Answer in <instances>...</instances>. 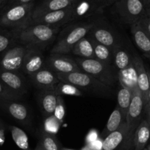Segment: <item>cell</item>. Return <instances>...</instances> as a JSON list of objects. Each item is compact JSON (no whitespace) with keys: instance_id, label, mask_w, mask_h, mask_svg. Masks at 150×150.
Returning <instances> with one entry per match:
<instances>
[{"instance_id":"28","label":"cell","mask_w":150,"mask_h":150,"mask_svg":"<svg viewBox=\"0 0 150 150\" xmlns=\"http://www.w3.org/2000/svg\"><path fill=\"white\" fill-rule=\"evenodd\" d=\"M94 42V53L95 59L107 64L111 66L113 64V51L105 45L95 42Z\"/></svg>"},{"instance_id":"40","label":"cell","mask_w":150,"mask_h":150,"mask_svg":"<svg viewBox=\"0 0 150 150\" xmlns=\"http://www.w3.org/2000/svg\"><path fill=\"white\" fill-rule=\"evenodd\" d=\"M145 116H146V120L150 125V103L148 102L144 106V111Z\"/></svg>"},{"instance_id":"54","label":"cell","mask_w":150,"mask_h":150,"mask_svg":"<svg viewBox=\"0 0 150 150\" xmlns=\"http://www.w3.org/2000/svg\"><path fill=\"white\" fill-rule=\"evenodd\" d=\"M147 7V8H149L150 9V6H149V7Z\"/></svg>"},{"instance_id":"23","label":"cell","mask_w":150,"mask_h":150,"mask_svg":"<svg viewBox=\"0 0 150 150\" xmlns=\"http://www.w3.org/2000/svg\"><path fill=\"white\" fill-rule=\"evenodd\" d=\"M71 53L82 59H95L93 40L88 35L81 38L71 50Z\"/></svg>"},{"instance_id":"41","label":"cell","mask_w":150,"mask_h":150,"mask_svg":"<svg viewBox=\"0 0 150 150\" xmlns=\"http://www.w3.org/2000/svg\"><path fill=\"white\" fill-rule=\"evenodd\" d=\"M5 142V135H4V129L0 128V146H2Z\"/></svg>"},{"instance_id":"26","label":"cell","mask_w":150,"mask_h":150,"mask_svg":"<svg viewBox=\"0 0 150 150\" xmlns=\"http://www.w3.org/2000/svg\"><path fill=\"white\" fill-rule=\"evenodd\" d=\"M125 122H126L125 117L123 116L122 113L120 111V108L117 106H116V108H114L113 112L110 115L105 129L103 131V136L105 137L109 133L117 130Z\"/></svg>"},{"instance_id":"13","label":"cell","mask_w":150,"mask_h":150,"mask_svg":"<svg viewBox=\"0 0 150 150\" xmlns=\"http://www.w3.org/2000/svg\"><path fill=\"white\" fill-rule=\"evenodd\" d=\"M0 81L4 83L12 92L21 98L28 92L27 82L20 72L0 70Z\"/></svg>"},{"instance_id":"1","label":"cell","mask_w":150,"mask_h":150,"mask_svg":"<svg viewBox=\"0 0 150 150\" xmlns=\"http://www.w3.org/2000/svg\"><path fill=\"white\" fill-rule=\"evenodd\" d=\"M13 30L18 42L41 49L54 40L59 32L60 27L33 24Z\"/></svg>"},{"instance_id":"2","label":"cell","mask_w":150,"mask_h":150,"mask_svg":"<svg viewBox=\"0 0 150 150\" xmlns=\"http://www.w3.org/2000/svg\"><path fill=\"white\" fill-rule=\"evenodd\" d=\"M93 26L92 22L72 23L64 28L59 33L57 41L51 50V54H67L71 53L73 47L81 38L87 35Z\"/></svg>"},{"instance_id":"34","label":"cell","mask_w":150,"mask_h":150,"mask_svg":"<svg viewBox=\"0 0 150 150\" xmlns=\"http://www.w3.org/2000/svg\"><path fill=\"white\" fill-rule=\"evenodd\" d=\"M53 115L61 124L64 122V117H65V105H64V99L61 95H58L57 97V103Z\"/></svg>"},{"instance_id":"21","label":"cell","mask_w":150,"mask_h":150,"mask_svg":"<svg viewBox=\"0 0 150 150\" xmlns=\"http://www.w3.org/2000/svg\"><path fill=\"white\" fill-rule=\"evenodd\" d=\"M132 63L133 56L123 43L120 44L113 51V64L117 73L126 69Z\"/></svg>"},{"instance_id":"22","label":"cell","mask_w":150,"mask_h":150,"mask_svg":"<svg viewBox=\"0 0 150 150\" xmlns=\"http://www.w3.org/2000/svg\"><path fill=\"white\" fill-rule=\"evenodd\" d=\"M150 139V125L146 120L141 121L133 134V146L134 150H142L145 148Z\"/></svg>"},{"instance_id":"38","label":"cell","mask_w":150,"mask_h":150,"mask_svg":"<svg viewBox=\"0 0 150 150\" xmlns=\"http://www.w3.org/2000/svg\"><path fill=\"white\" fill-rule=\"evenodd\" d=\"M103 139L99 137L95 142H92L89 144L92 150H103Z\"/></svg>"},{"instance_id":"20","label":"cell","mask_w":150,"mask_h":150,"mask_svg":"<svg viewBox=\"0 0 150 150\" xmlns=\"http://www.w3.org/2000/svg\"><path fill=\"white\" fill-rule=\"evenodd\" d=\"M72 6L68 0H43L40 4L34 7L32 18L50 12L64 10Z\"/></svg>"},{"instance_id":"17","label":"cell","mask_w":150,"mask_h":150,"mask_svg":"<svg viewBox=\"0 0 150 150\" xmlns=\"http://www.w3.org/2000/svg\"><path fill=\"white\" fill-rule=\"evenodd\" d=\"M133 62L136 68L137 76V86L146 105L148 103L149 81L147 70L146 69L142 59L137 54L133 56Z\"/></svg>"},{"instance_id":"9","label":"cell","mask_w":150,"mask_h":150,"mask_svg":"<svg viewBox=\"0 0 150 150\" xmlns=\"http://www.w3.org/2000/svg\"><path fill=\"white\" fill-rule=\"evenodd\" d=\"M144 106L145 103L143 98L139 89L136 88L133 91L131 103L129 106L127 117H126V122L128 127V136L132 142H133L135 130L142 121V117L144 111Z\"/></svg>"},{"instance_id":"18","label":"cell","mask_w":150,"mask_h":150,"mask_svg":"<svg viewBox=\"0 0 150 150\" xmlns=\"http://www.w3.org/2000/svg\"><path fill=\"white\" fill-rule=\"evenodd\" d=\"M19 100H0V108L4 110L16 121L21 124L29 122V114L28 108Z\"/></svg>"},{"instance_id":"15","label":"cell","mask_w":150,"mask_h":150,"mask_svg":"<svg viewBox=\"0 0 150 150\" xmlns=\"http://www.w3.org/2000/svg\"><path fill=\"white\" fill-rule=\"evenodd\" d=\"M45 60L40 48L31 46L25 56L21 71L28 76H32L45 67Z\"/></svg>"},{"instance_id":"8","label":"cell","mask_w":150,"mask_h":150,"mask_svg":"<svg viewBox=\"0 0 150 150\" xmlns=\"http://www.w3.org/2000/svg\"><path fill=\"white\" fill-rule=\"evenodd\" d=\"M30 47L17 41L5 52L0 55V70L20 72L25 56Z\"/></svg>"},{"instance_id":"27","label":"cell","mask_w":150,"mask_h":150,"mask_svg":"<svg viewBox=\"0 0 150 150\" xmlns=\"http://www.w3.org/2000/svg\"><path fill=\"white\" fill-rule=\"evenodd\" d=\"M133 97V91L120 84V88L117 92V105L125 117H127V111L131 103Z\"/></svg>"},{"instance_id":"35","label":"cell","mask_w":150,"mask_h":150,"mask_svg":"<svg viewBox=\"0 0 150 150\" xmlns=\"http://www.w3.org/2000/svg\"><path fill=\"white\" fill-rule=\"evenodd\" d=\"M21 97L12 92L5 85L0 81V100H20Z\"/></svg>"},{"instance_id":"10","label":"cell","mask_w":150,"mask_h":150,"mask_svg":"<svg viewBox=\"0 0 150 150\" xmlns=\"http://www.w3.org/2000/svg\"><path fill=\"white\" fill-rule=\"evenodd\" d=\"M70 21H73L71 7L64 10L50 12L31 18L27 26L33 24H42L49 26L61 27L62 26Z\"/></svg>"},{"instance_id":"50","label":"cell","mask_w":150,"mask_h":150,"mask_svg":"<svg viewBox=\"0 0 150 150\" xmlns=\"http://www.w3.org/2000/svg\"><path fill=\"white\" fill-rule=\"evenodd\" d=\"M0 128H4V127H3V124L1 122H0Z\"/></svg>"},{"instance_id":"33","label":"cell","mask_w":150,"mask_h":150,"mask_svg":"<svg viewBox=\"0 0 150 150\" xmlns=\"http://www.w3.org/2000/svg\"><path fill=\"white\" fill-rule=\"evenodd\" d=\"M61 125L54 115L46 117L44 120V132L55 136L59 130Z\"/></svg>"},{"instance_id":"25","label":"cell","mask_w":150,"mask_h":150,"mask_svg":"<svg viewBox=\"0 0 150 150\" xmlns=\"http://www.w3.org/2000/svg\"><path fill=\"white\" fill-rule=\"evenodd\" d=\"M119 83L127 89L133 91L138 88L137 76H136V68L133 62L129 67L122 71L117 73Z\"/></svg>"},{"instance_id":"42","label":"cell","mask_w":150,"mask_h":150,"mask_svg":"<svg viewBox=\"0 0 150 150\" xmlns=\"http://www.w3.org/2000/svg\"><path fill=\"white\" fill-rule=\"evenodd\" d=\"M118 0H103L104 1V4H105V7L107 6H109L111 5V4H114L116 1H117Z\"/></svg>"},{"instance_id":"46","label":"cell","mask_w":150,"mask_h":150,"mask_svg":"<svg viewBox=\"0 0 150 150\" xmlns=\"http://www.w3.org/2000/svg\"><path fill=\"white\" fill-rule=\"evenodd\" d=\"M142 1H143L144 3L145 6L146 7H149V6H150V0H142Z\"/></svg>"},{"instance_id":"12","label":"cell","mask_w":150,"mask_h":150,"mask_svg":"<svg viewBox=\"0 0 150 150\" xmlns=\"http://www.w3.org/2000/svg\"><path fill=\"white\" fill-rule=\"evenodd\" d=\"M105 7L103 0H77L72 3L73 21L99 14Z\"/></svg>"},{"instance_id":"45","label":"cell","mask_w":150,"mask_h":150,"mask_svg":"<svg viewBox=\"0 0 150 150\" xmlns=\"http://www.w3.org/2000/svg\"><path fill=\"white\" fill-rule=\"evenodd\" d=\"M81 150H92L89 144H85L83 147L81 149Z\"/></svg>"},{"instance_id":"43","label":"cell","mask_w":150,"mask_h":150,"mask_svg":"<svg viewBox=\"0 0 150 150\" xmlns=\"http://www.w3.org/2000/svg\"><path fill=\"white\" fill-rule=\"evenodd\" d=\"M7 1H8V0H0V13H1V10L4 9V7L6 6V4H7Z\"/></svg>"},{"instance_id":"7","label":"cell","mask_w":150,"mask_h":150,"mask_svg":"<svg viewBox=\"0 0 150 150\" xmlns=\"http://www.w3.org/2000/svg\"><path fill=\"white\" fill-rule=\"evenodd\" d=\"M114 4V12L120 21L130 26L139 21L146 11L142 0H118Z\"/></svg>"},{"instance_id":"44","label":"cell","mask_w":150,"mask_h":150,"mask_svg":"<svg viewBox=\"0 0 150 150\" xmlns=\"http://www.w3.org/2000/svg\"><path fill=\"white\" fill-rule=\"evenodd\" d=\"M148 76H149V92H148V102L150 103V70H147Z\"/></svg>"},{"instance_id":"32","label":"cell","mask_w":150,"mask_h":150,"mask_svg":"<svg viewBox=\"0 0 150 150\" xmlns=\"http://www.w3.org/2000/svg\"><path fill=\"white\" fill-rule=\"evenodd\" d=\"M39 144L43 150H60L61 147L57 137L54 135L43 132Z\"/></svg>"},{"instance_id":"11","label":"cell","mask_w":150,"mask_h":150,"mask_svg":"<svg viewBox=\"0 0 150 150\" xmlns=\"http://www.w3.org/2000/svg\"><path fill=\"white\" fill-rule=\"evenodd\" d=\"M45 66L56 73H67L82 72L74 59L64 54H51L45 60Z\"/></svg>"},{"instance_id":"30","label":"cell","mask_w":150,"mask_h":150,"mask_svg":"<svg viewBox=\"0 0 150 150\" xmlns=\"http://www.w3.org/2000/svg\"><path fill=\"white\" fill-rule=\"evenodd\" d=\"M10 130L13 142L18 147L22 150H29V139L26 133L16 126H10Z\"/></svg>"},{"instance_id":"51","label":"cell","mask_w":150,"mask_h":150,"mask_svg":"<svg viewBox=\"0 0 150 150\" xmlns=\"http://www.w3.org/2000/svg\"><path fill=\"white\" fill-rule=\"evenodd\" d=\"M68 1H70L71 3H73V2H75L76 1H77V0H68Z\"/></svg>"},{"instance_id":"36","label":"cell","mask_w":150,"mask_h":150,"mask_svg":"<svg viewBox=\"0 0 150 150\" xmlns=\"http://www.w3.org/2000/svg\"><path fill=\"white\" fill-rule=\"evenodd\" d=\"M99 133L96 129H91L85 137V144H90L99 138Z\"/></svg>"},{"instance_id":"49","label":"cell","mask_w":150,"mask_h":150,"mask_svg":"<svg viewBox=\"0 0 150 150\" xmlns=\"http://www.w3.org/2000/svg\"><path fill=\"white\" fill-rule=\"evenodd\" d=\"M60 150H75V149H68V148L62 147V148H61V149H60Z\"/></svg>"},{"instance_id":"47","label":"cell","mask_w":150,"mask_h":150,"mask_svg":"<svg viewBox=\"0 0 150 150\" xmlns=\"http://www.w3.org/2000/svg\"><path fill=\"white\" fill-rule=\"evenodd\" d=\"M145 13H146V16H148V17L150 18V9L149 8H147V7H146V11H145Z\"/></svg>"},{"instance_id":"19","label":"cell","mask_w":150,"mask_h":150,"mask_svg":"<svg viewBox=\"0 0 150 150\" xmlns=\"http://www.w3.org/2000/svg\"><path fill=\"white\" fill-rule=\"evenodd\" d=\"M130 32L137 48L150 59V37L146 31L138 21L130 26Z\"/></svg>"},{"instance_id":"37","label":"cell","mask_w":150,"mask_h":150,"mask_svg":"<svg viewBox=\"0 0 150 150\" xmlns=\"http://www.w3.org/2000/svg\"><path fill=\"white\" fill-rule=\"evenodd\" d=\"M139 23L142 25V27L144 29V30L146 31V33H147L148 35L150 37V18L146 16V13L139 19Z\"/></svg>"},{"instance_id":"31","label":"cell","mask_w":150,"mask_h":150,"mask_svg":"<svg viewBox=\"0 0 150 150\" xmlns=\"http://www.w3.org/2000/svg\"><path fill=\"white\" fill-rule=\"evenodd\" d=\"M54 91L57 95H69V96L81 97L83 92L72 83L67 82L59 81L54 89Z\"/></svg>"},{"instance_id":"14","label":"cell","mask_w":150,"mask_h":150,"mask_svg":"<svg viewBox=\"0 0 150 150\" xmlns=\"http://www.w3.org/2000/svg\"><path fill=\"white\" fill-rule=\"evenodd\" d=\"M122 144L126 148H130L133 145V142L129 139L128 127L126 122L117 130L105 136L103 139V150H115Z\"/></svg>"},{"instance_id":"39","label":"cell","mask_w":150,"mask_h":150,"mask_svg":"<svg viewBox=\"0 0 150 150\" xmlns=\"http://www.w3.org/2000/svg\"><path fill=\"white\" fill-rule=\"evenodd\" d=\"M34 0H8L6 5H13V4H24L33 2Z\"/></svg>"},{"instance_id":"5","label":"cell","mask_w":150,"mask_h":150,"mask_svg":"<svg viewBox=\"0 0 150 150\" xmlns=\"http://www.w3.org/2000/svg\"><path fill=\"white\" fill-rule=\"evenodd\" d=\"M60 81L72 83L78 89L91 92L98 95H109L111 93V87L106 86L99 81L83 72L62 74L57 73Z\"/></svg>"},{"instance_id":"16","label":"cell","mask_w":150,"mask_h":150,"mask_svg":"<svg viewBox=\"0 0 150 150\" xmlns=\"http://www.w3.org/2000/svg\"><path fill=\"white\" fill-rule=\"evenodd\" d=\"M29 77L32 83L40 90H54L60 81L57 73L45 66Z\"/></svg>"},{"instance_id":"29","label":"cell","mask_w":150,"mask_h":150,"mask_svg":"<svg viewBox=\"0 0 150 150\" xmlns=\"http://www.w3.org/2000/svg\"><path fill=\"white\" fill-rule=\"evenodd\" d=\"M16 42L17 38L13 29H5L0 26V55Z\"/></svg>"},{"instance_id":"4","label":"cell","mask_w":150,"mask_h":150,"mask_svg":"<svg viewBox=\"0 0 150 150\" xmlns=\"http://www.w3.org/2000/svg\"><path fill=\"white\" fill-rule=\"evenodd\" d=\"M76 64L82 72L89 75L109 87H114L118 81L116 70L95 59H74Z\"/></svg>"},{"instance_id":"53","label":"cell","mask_w":150,"mask_h":150,"mask_svg":"<svg viewBox=\"0 0 150 150\" xmlns=\"http://www.w3.org/2000/svg\"><path fill=\"white\" fill-rule=\"evenodd\" d=\"M142 150H148V149H147V148H144V149H142Z\"/></svg>"},{"instance_id":"6","label":"cell","mask_w":150,"mask_h":150,"mask_svg":"<svg viewBox=\"0 0 150 150\" xmlns=\"http://www.w3.org/2000/svg\"><path fill=\"white\" fill-rule=\"evenodd\" d=\"M92 23L93 26L87 35L94 41L108 47L112 51L122 43L117 32L106 21L99 18Z\"/></svg>"},{"instance_id":"48","label":"cell","mask_w":150,"mask_h":150,"mask_svg":"<svg viewBox=\"0 0 150 150\" xmlns=\"http://www.w3.org/2000/svg\"><path fill=\"white\" fill-rule=\"evenodd\" d=\"M35 150H43V149H42V148L41 147L40 144H38V146H36V148H35Z\"/></svg>"},{"instance_id":"52","label":"cell","mask_w":150,"mask_h":150,"mask_svg":"<svg viewBox=\"0 0 150 150\" xmlns=\"http://www.w3.org/2000/svg\"><path fill=\"white\" fill-rule=\"evenodd\" d=\"M147 149H148V150H150V144L149 145V146H147Z\"/></svg>"},{"instance_id":"24","label":"cell","mask_w":150,"mask_h":150,"mask_svg":"<svg viewBox=\"0 0 150 150\" xmlns=\"http://www.w3.org/2000/svg\"><path fill=\"white\" fill-rule=\"evenodd\" d=\"M58 95L54 90H41L40 94V105L45 117L53 115L57 103Z\"/></svg>"},{"instance_id":"3","label":"cell","mask_w":150,"mask_h":150,"mask_svg":"<svg viewBox=\"0 0 150 150\" xmlns=\"http://www.w3.org/2000/svg\"><path fill=\"white\" fill-rule=\"evenodd\" d=\"M34 7V2L6 5L0 13V26L8 29L25 27L32 18Z\"/></svg>"}]
</instances>
